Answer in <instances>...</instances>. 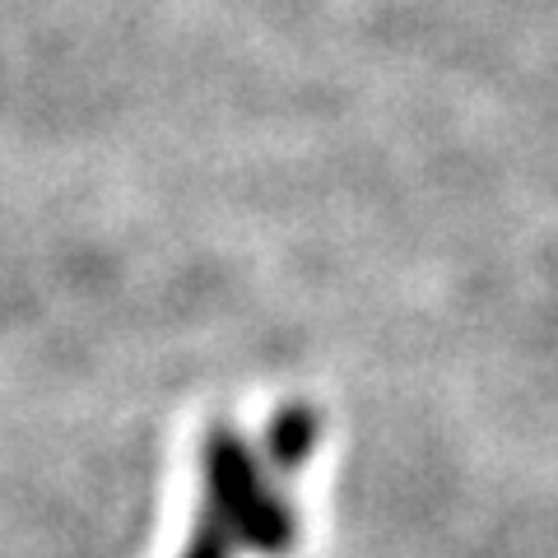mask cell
<instances>
[{"mask_svg":"<svg viewBox=\"0 0 558 558\" xmlns=\"http://www.w3.org/2000/svg\"><path fill=\"white\" fill-rule=\"evenodd\" d=\"M205 494L209 517L223 521L238 545L260 554H289L299 539V521H293L289 502L275 494L260 475L256 451L238 438L233 428H215L205 442Z\"/></svg>","mask_w":558,"mask_h":558,"instance_id":"6da1fadb","label":"cell"},{"mask_svg":"<svg viewBox=\"0 0 558 558\" xmlns=\"http://www.w3.org/2000/svg\"><path fill=\"white\" fill-rule=\"evenodd\" d=\"M317 447V414L307 405H284L266 428V457L279 470H299Z\"/></svg>","mask_w":558,"mask_h":558,"instance_id":"7a4b0ae2","label":"cell"},{"mask_svg":"<svg viewBox=\"0 0 558 558\" xmlns=\"http://www.w3.org/2000/svg\"><path fill=\"white\" fill-rule=\"evenodd\" d=\"M233 549H238V539L223 531V521H219V517H209V512H205V517L196 521V531H191L182 558H233Z\"/></svg>","mask_w":558,"mask_h":558,"instance_id":"3957f363","label":"cell"}]
</instances>
